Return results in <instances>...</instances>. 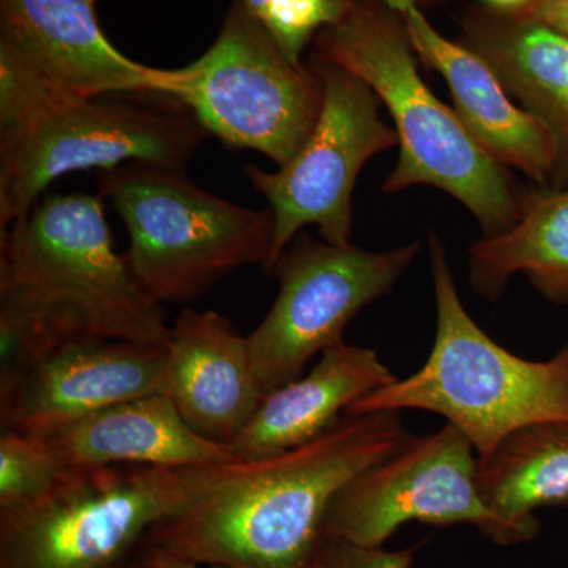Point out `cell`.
<instances>
[{
  "label": "cell",
  "instance_id": "cell-16",
  "mask_svg": "<svg viewBox=\"0 0 568 568\" xmlns=\"http://www.w3.org/2000/svg\"><path fill=\"white\" fill-rule=\"evenodd\" d=\"M67 467H203L239 462L194 432L166 394L129 399L31 436Z\"/></svg>",
  "mask_w": 568,
  "mask_h": 568
},
{
  "label": "cell",
  "instance_id": "cell-25",
  "mask_svg": "<svg viewBox=\"0 0 568 568\" xmlns=\"http://www.w3.org/2000/svg\"><path fill=\"white\" fill-rule=\"evenodd\" d=\"M515 13L525 14L568 37V0H534L528 9Z\"/></svg>",
  "mask_w": 568,
  "mask_h": 568
},
{
  "label": "cell",
  "instance_id": "cell-18",
  "mask_svg": "<svg viewBox=\"0 0 568 568\" xmlns=\"http://www.w3.org/2000/svg\"><path fill=\"white\" fill-rule=\"evenodd\" d=\"M459 43L488 62L511 99L558 142L556 186L568 189V37L521 13L470 7Z\"/></svg>",
  "mask_w": 568,
  "mask_h": 568
},
{
  "label": "cell",
  "instance_id": "cell-7",
  "mask_svg": "<svg viewBox=\"0 0 568 568\" xmlns=\"http://www.w3.org/2000/svg\"><path fill=\"white\" fill-rule=\"evenodd\" d=\"M209 136L181 102L151 92L97 97L0 130V233L62 175L126 163L185 171Z\"/></svg>",
  "mask_w": 568,
  "mask_h": 568
},
{
  "label": "cell",
  "instance_id": "cell-20",
  "mask_svg": "<svg viewBox=\"0 0 568 568\" xmlns=\"http://www.w3.org/2000/svg\"><path fill=\"white\" fill-rule=\"evenodd\" d=\"M485 504L530 540L540 532L536 511L568 506V424L525 426L478 458Z\"/></svg>",
  "mask_w": 568,
  "mask_h": 568
},
{
  "label": "cell",
  "instance_id": "cell-5",
  "mask_svg": "<svg viewBox=\"0 0 568 568\" xmlns=\"http://www.w3.org/2000/svg\"><path fill=\"white\" fill-rule=\"evenodd\" d=\"M99 189L125 223L126 261L156 304H189L239 268L271 261V211L205 192L185 171L126 163L103 171Z\"/></svg>",
  "mask_w": 568,
  "mask_h": 568
},
{
  "label": "cell",
  "instance_id": "cell-22",
  "mask_svg": "<svg viewBox=\"0 0 568 568\" xmlns=\"http://www.w3.org/2000/svg\"><path fill=\"white\" fill-rule=\"evenodd\" d=\"M70 467L39 440L11 429L0 435V508L24 506L50 493Z\"/></svg>",
  "mask_w": 568,
  "mask_h": 568
},
{
  "label": "cell",
  "instance_id": "cell-3",
  "mask_svg": "<svg viewBox=\"0 0 568 568\" xmlns=\"http://www.w3.org/2000/svg\"><path fill=\"white\" fill-rule=\"evenodd\" d=\"M313 58L365 81L395 123L399 156L384 193L433 185L454 196L480 224L484 237L503 234L521 215V194L506 166L470 136L457 112L418 73L405 17L384 0H357L339 22L317 33Z\"/></svg>",
  "mask_w": 568,
  "mask_h": 568
},
{
  "label": "cell",
  "instance_id": "cell-23",
  "mask_svg": "<svg viewBox=\"0 0 568 568\" xmlns=\"http://www.w3.org/2000/svg\"><path fill=\"white\" fill-rule=\"evenodd\" d=\"M416 549L388 551L383 547H358L346 541L324 540L317 568H410Z\"/></svg>",
  "mask_w": 568,
  "mask_h": 568
},
{
  "label": "cell",
  "instance_id": "cell-27",
  "mask_svg": "<svg viewBox=\"0 0 568 568\" xmlns=\"http://www.w3.org/2000/svg\"><path fill=\"white\" fill-rule=\"evenodd\" d=\"M532 2L534 0H484V6L488 9L514 13V11L528 9Z\"/></svg>",
  "mask_w": 568,
  "mask_h": 568
},
{
  "label": "cell",
  "instance_id": "cell-6",
  "mask_svg": "<svg viewBox=\"0 0 568 568\" xmlns=\"http://www.w3.org/2000/svg\"><path fill=\"white\" fill-rule=\"evenodd\" d=\"M220 466L70 467L40 499L0 508V568H122Z\"/></svg>",
  "mask_w": 568,
  "mask_h": 568
},
{
  "label": "cell",
  "instance_id": "cell-21",
  "mask_svg": "<svg viewBox=\"0 0 568 568\" xmlns=\"http://www.w3.org/2000/svg\"><path fill=\"white\" fill-rule=\"evenodd\" d=\"M242 3L274 37L287 59L302 65V54L317 33L345 20L357 0H242Z\"/></svg>",
  "mask_w": 568,
  "mask_h": 568
},
{
  "label": "cell",
  "instance_id": "cell-26",
  "mask_svg": "<svg viewBox=\"0 0 568 568\" xmlns=\"http://www.w3.org/2000/svg\"><path fill=\"white\" fill-rule=\"evenodd\" d=\"M388 3L392 9L399 11V13H406L410 9H418L424 11L425 9H433V7L443 6L448 0H384Z\"/></svg>",
  "mask_w": 568,
  "mask_h": 568
},
{
  "label": "cell",
  "instance_id": "cell-4",
  "mask_svg": "<svg viewBox=\"0 0 568 568\" xmlns=\"http://www.w3.org/2000/svg\"><path fill=\"white\" fill-rule=\"evenodd\" d=\"M436 335L425 364L358 399L347 416L405 409L446 418L487 457L508 435L537 424H568V343L548 361H528L497 345L459 298L446 248L428 239Z\"/></svg>",
  "mask_w": 568,
  "mask_h": 568
},
{
  "label": "cell",
  "instance_id": "cell-14",
  "mask_svg": "<svg viewBox=\"0 0 568 568\" xmlns=\"http://www.w3.org/2000/svg\"><path fill=\"white\" fill-rule=\"evenodd\" d=\"M402 14L418 61L446 80L454 111L470 136L503 166L517 168L547 186L559 162L558 142L547 125L515 104L481 55L437 32L424 11Z\"/></svg>",
  "mask_w": 568,
  "mask_h": 568
},
{
  "label": "cell",
  "instance_id": "cell-24",
  "mask_svg": "<svg viewBox=\"0 0 568 568\" xmlns=\"http://www.w3.org/2000/svg\"><path fill=\"white\" fill-rule=\"evenodd\" d=\"M204 564L174 555L159 545L142 541L132 558L123 564L122 568H203ZM209 568H231L224 566H209Z\"/></svg>",
  "mask_w": 568,
  "mask_h": 568
},
{
  "label": "cell",
  "instance_id": "cell-19",
  "mask_svg": "<svg viewBox=\"0 0 568 568\" xmlns=\"http://www.w3.org/2000/svg\"><path fill=\"white\" fill-rule=\"evenodd\" d=\"M517 274L547 301L568 305V189L523 193L518 222L470 245L474 293L496 302Z\"/></svg>",
  "mask_w": 568,
  "mask_h": 568
},
{
  "label": "cell",
  "instance_id": "cell-15",
  "mask_svg": "<svg viewBox=\"0 0 568 568\" xmlns=\"http://www.w3.org/2000/svg\"><path fill=\"white\" fill-rule=\"evenodd\" d=\"M166 395L194 432L231 446L264 398L246 336L215 312L183 310L171 325Z\"/></svg>",
  "mask_w": 568,
  "mask_h": 568
},
{
  "label": "cell",
  "instance_id": "cell-10",
  "mask_svg": "<svg viewBox=\"0 0 568 568\" xmlns=\"http://www.w3.org/2000/svg\"><path fill=\"white\" fill-rule=\"evenodd\" d=\"M420 242L388 252L332 245L298 233L271 275L278 295L246 336L263 395L304 375L317 354L343 343V332L366 305L390 293L420 253Z\"/></svg>",
  "mask_w": 568,
  "mask_h": 568
},
{
  "label": "cell",
  "instance_id": "cell-8",
  "mask_svg": "<svg viewBox=\"0 0 568 568\" xmlns=\"http://www.w3.org/2000/svg\"><path fill=\"white\" fill-rule=\"evenodd\" d=\"M163 95L186 110L226 148L291 162L323 110V82L310 63L291 62L282 48L233 0L215 41L196 61L168 70Z\"/></svg>",
  "mask_w": 568,
  "mask_h": 568
},
{
  "label": "cell",
  "instance_id": "cell-17",
  "mask_svg": "<svg viewBox=\"0 0 568 568\" xmlns=\"http://www.w3.org/2000/svg\"><path fill=\"white\" fill-rule=\"evenodd\" d=\"M395 379L375 349L339 343L321 354L308 375L264 395L230 448L239 462H253L305 446Z\"/></svg>",
  "mask_w": 568,
  "mask_h": 568
},
{
  "label": "cell",
  "instance_id": "cell-2",
  "mask_svg": "<svg viewBox=\"0 0 568 568\" xmlns=\"http://www.w3.org/2000/svg\"><path fill=\"white\" fill-rule=\"evenodd\" d=\"M410 437L394 410L346 414L305 446L220 466L212 484L144 541L204 566L317 568L335 496Z\"/></svg>",
  "mask_w": 568,
  "mask_h": 568
},
{
  "label": "cell",
  "instance_id": "cell-9",
  "mask_svg": "<svg viewBox=\"0 0 568 568\" xmlns=\"http://www.w3.org/2000/svg\"><path fill=\"white\" fill-rule=\"evenodd\" d=\"M166 80L111 43L97 0H0V130L112 93L163 95Z\"/></svg>",
  "mask_w": 568,
  "mask_h": 568
},
{
  "label": "cell",
  "instance_id": "cell-13",
  "mask_svg": "<svg viewBox=\"0 0 568 568\" xmlns=\"http://www.w3.org/2000/svg\"><path fill=\"white\" fill-rule=\"evenodd\" d=\"M166 346L67 343L0 392V426L37 436L129 399L166 394Z\"/></svg>",
  "mask_w": 568,
  "mask_h": 568
},
{
  "label": "cell",
  "instance_id": "cell-11",
  "mask_svg": "<svg viewBox=\"0 0 568 568\" xmlns=\"http://www.w3.org/2000/svg\"><path fill=\"white\" fill-rule=\"evenodd\" d=\"M323 82L324 102L315 129L290 163L276 171L244 168L246 181L267 201L274 216V246L265 274L305 226L323 241L351 244L353 193L372 156L398 145L395 129L381 118L376 92L335 63L310 59Z\"/></svg>",
  "mask_w": 568,
  "mask_h": 568
},
{
  "label": "cell",
  "instance_id": "cell-12",
  "mask_svg": "<svg viewBox=\"0 0 568 568\" xmlns=\"http://www.w3.org/2000/svg\"><path fill=\"white\" fill-rule=\"evenodd\" d=\"M476 448L454 425L413 436L394 454L354 477L328 507L324 540L383 547L410 521L476 526L496 545L529 538L485 504L477 485Z\"/></svg>",
  "mask_w": 568,
  "mask_h": 568
},
{
  "label": "cell",
  "instance_id": "cell-1",
  "mask_svg": "<svg viewBox=\"0 0 568 568\" xmlns=\"http://www.w3.org/2000/svg\"><path fill=\"white\" fill-rule=\"evenodd\" d=\"M102 194H54L0 233V388L81 339L168 346L163 305L112 245Z\"/></svg>",
  "mask_w": 568,
  "mask_h": 568
},
{
  "label": "cell",
  "instance_id": "cell-28",
  "mask_svg": "<svg viewBox=\"0 0 568 568\" xmlns=\"http://www.w3.org/2000/svg\"><path fill=\"white\" fill-rule=\"evenodd\" d=\"M566 508H568V506Z\"/></svg>",
  "mask_w": 568,
  "mask_h": 568
}]
</instances>
